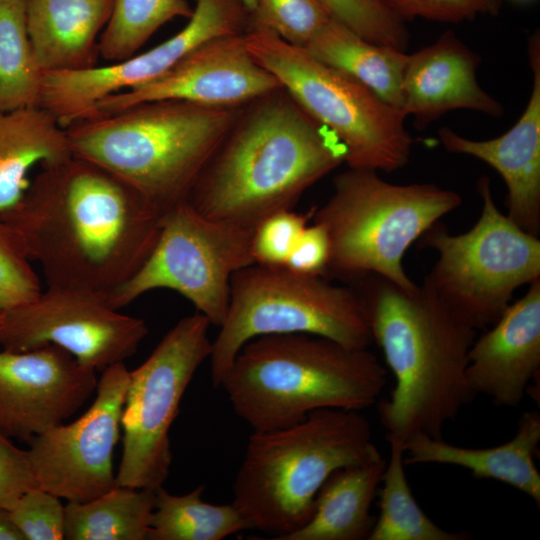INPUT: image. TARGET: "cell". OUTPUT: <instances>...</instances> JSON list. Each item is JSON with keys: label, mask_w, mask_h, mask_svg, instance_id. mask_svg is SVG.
Returning a JSON list of instances; mask_svg holds the SVG:
<instances>
[{"label": "cell", "mask_w": 540, "mask_h": 540, "mask_svg": "<svg viewBox=\"0 0 540 540\" xmlns=\"http://www.w3.org/2000/svg\"><path fill=\"white\" fill-rule=\"evenodd\" d=\"M165 213L101 167L71 156L41 167L0 214L48 288L107 296L144 263Z\"/></svg>", "instance_id": "1"}, {"label": "cell", "mask_w": 540, "mask_h": 540, "mask_svg": "<svg viewBox=\"0 0 540 540\" xmlns=\"http://www.w3.org/2000/svg\"><path fill=\"white\" fill-rule=\"evenodd\" d=\"M345 158L340 140L280 87L241 107L186 202L209 219L254 230L292 209Z\"/></svg>", "instance_id": "2"}, {"label": "cell", "mask_w": 540, "mask_h": 540, "mask_svg": "<svg viewBox=\"0 0 540 540\" xmlns=\"http://www.w3.org/2000/svg\"><path fill=\"white\" fill-rule=\"evenodd\" d=\"M357 283L372 341L395 378L378 405L387 438H442L445 425L474 398L466 369L477 330L424 283L405 289L374 275Z\"/></svg>", "instance_id": "3"}, {"label": "cell", "mask_w": 540, "mask_h": 540, "mask_svg": "<svg viewBox=\"0 0 540 540\" xmlns=\"http://www.w3.org/2000/svg\"><path fill=\"white\" fill-rule=\"evenodd\" d=\"M387 383V370L368 348H351L305 333L248 341L220 387L253 431L284 428L319 409L361 411Z\"/></svg>", "instance_id": "4"}, {"label": "cell", "mask_w": 540, "mask_h": 540, "mask_svg": "<svg viewBox=\"0 0 540 540\" xmlns=\"http://www.w3.org/2000/svg\"><path fill=\"white\" fill-rule=\"evenodd\" d=\"M242 106L156 100L93 115L65 131L72 156L101 167L166 213L186 202Z\"/></svg>", "instance_id": "5"}, {"label": "cell", "mask_w": 540, "mask_h": 540, "mask_svg": "<svg viewBox=\"0 0 540 540\" xmlns=\"http://www.w3.org/2000/svg\"><path fill=\"white\" fill-rule=\"evenodd\" d=\"M377 449L369 421L356 410L319 409L296 424L253 431L234 479L232 503L251 529L283 540L309 520L333 471Z\"/></svg>", "instance_id": "6"}, {"label": "cell", "mask_w": 540, "mask_h": 540, "mask_svg": "<svg viewBox=\"0 0 540 540\" xmlns=\"http://www.w3.org/2000/svg\"><path fill=\"white\" fill-rule=\"evenodd\" d=\"M461 203L458 192L433 183L394 184L376 170L348 167L334 177L327 201L312 210L330 239L326 275L356 281L374 275L415 287L403 266L406 251Z\"/></svg>", "instance_id": "7"}, {"label": "cell", "mask_w": 540, "mask_h": 540, "mask_svg": "<svg viewBox=\"0 0 540 540\" xmlns=\"http://www.w3.org/2000/svg\"><path fill=\"white\" fill-rule=\"evenodd\" d=\"M254 60L346 149L345 164L391 173L410 160L413 139L406 114L347 73L266 29L244 33Z\"/></svg>", "instance_id": "8"}, {"label": "cell", "mask_w": 540, "mask_h": 540, "mask_svg": "<svg viewBox=\"0 0 540 540\" xmlns=\"http://www.w3.org/2000/svg\"><path fill=\"white\" fill-rule=\"evenodd\" d=\"M219 328L209 358L214 387H220L240 349L262 335L305 333L351 348L372 342L357 290L285 266L252 264L238 270Z\"/></svg>", "instance_id": "9"}, {"label": "cell", "mask_w": 540, "mask_h": 540, "mask_svg": "<svg viewBox=\"0 0 540 540\" xmlns=\"http://www.w3.org/2000/svg\"><path fill=\"white\" fill-rule=\"evenodd\" d=\"M477 191L482 210L468 231L451 234L437 222L418 239L437 254L423 283L476 330L494 324L519 287L540 279L539 237L499 210L489 178L478 180Z\"/></svg>", "instance_id": "10"}, {"label": "cell", "mask_w": 540, "mask_h": 540, "mask_svg": "<svg viewBox=\"0 0 540 540\" xmlns=\"http://www.w3.org/2000/svg\"><path fill=\"white\" fill-rule=\"evenodd\" d=\"M210 325L198 312L181 318L130 371L116 485L156 490L166 481L173 458L169 431L194 374L210 358Z\"/></svg>", "instance_id": "11"}, {"label": "cell", "mask_w": 540, "mask_h": 540, "mask_svg": "<svg viewBox=\"0 0 540 540\" xmlns=\"http://www.w3.org/2000/svg\"><path fill=\"white\" fill-rule=\"evenodd\" d=\"M253 230L209 219L187 202L165 213L158 240L140 268L106 296L114 309L156 289L176 291L211 325L225 320L232 276L254 264Z\"/></svg>", "instance_id": "12"}, {"label": "cell", "mask_w": 540, "mask_h": 540, "mask_svg": "<svg viewBox=\"0 0 540 540\" xmlns=\"http://www.w3.org/2000/svg\"><path fill=\"white\" fill-rule=\"evenodd\" d=\"M147 333L143 319L112 308L103 295L47 287L29 303L3 311L0 346L26 352L53 344L103 371L134 355Z\"/></svg>", "instance_id": "13"}, {"label": "cell", "mask_w": 540, "mask_h": 540, "mask_svg": "<svg viewBox=\"0 0 540 540\" xmlns=\"http://www.w3.org/2000/svg\"><path fill=\"white\" fill-rule=\"evenodd\" d=\"M194 1L186 26L144 53L86 70L43 72L39 107L66 128L91 116L106 97L156 80L204 42L246 30L248 14L240 0Z\"/></svg>", "instance_id": "14"}, {"label": "cell", "mask_w": 540, "mask_h": 540, "mask_svg": "<svg viewBox=\"0 0 540 540\" xmlns=\"http://www.w3.org/2000/svg\"><path fill=\"white\" fill-rule=\"evenodd\" d=\"M129 379L124 363L107 367L93 403L81 417L28 443L26 452L39 488L68 502H86L116 486L112 458Z\"/></svg>", "instance_id": "15"}, {"label": "cell", "mask_w": 540, "mask_h": 540, "mask_svg": "<svg viewBox=\"0 0 540 540\" xmlns=\"http://www.w3.org/2000/svg\"><path fill=\"white\" fill-rule=\"evenodd\" d=\"M97 382L95 370L53 344L0 351V432L29 443L75 414Z\"/></svg>", "instance_id": "16"}, {"label": "cell", "mask_w": 540, "mask_h": 540, "mask_svg": "<svg viewBox=\"0 0 540 540\" xmlns=\"http://www.w3.org/2000/svg\"><path fill=\"white\" fill-rule=\"evenodd\" d=\"M280 87L254 60L244 34L226 35L196 47L156 80L101 100L91 116L164 99L242 106Z\"/></svg>", "instance_id": "17"}, {"label": "cell", "mask_w": 540, "mask_h": 540, "mask_svg": "<svg viewBox=\"0 0 540 540\" xmlns=\"http://www.w3.org/2000/svg\"><path fill=\"white\" fill-rule=\"evenodd\" d=\"M528 60L532 89L526 107L516 123L502 135L486 140L462 136L441 127L438 139L443 148L455 154L475 157L491 166L502 177L506 188L508 217L521 229L540 233V34L528 40Z\"/></svg>", "instance_id": "18"}, {"label": "cell", "mask_w": 540, "mask_h": 540, "mask_svg": "<svg viewBox=\"0 0 540 540\" xmlns=\"http://www.w3.org/2000/svg\"><path fill=\"white\" fill-rule=\"evenodd\" d=\"M540 371V279L511 302L497 321L478 339L468 355L466 379L474 395L496 405L521 403Z\"/></svg>", "instance_id": "19"}, {"label": "cell", "mask_w": 540, "mask_h": 540, "mask_svg": "<svg viewBox=\"0 0 540 540\" xmlns=\"http://www.w3.org/2000/svg\"><path fill=\"white\" fill-rule=\"evenodd\" d=\"M481 57L453 31L408 54L402 81L401 109L420 128L453 110L491 117L504 114L502 104L477 81Z\"/></svg>", "instance_id": "20"}, {"label": "cell", "mask_w": 540, "mask_h": 540, "mask_svg": "<svg viewBox=\"0 0 540 540\" xmlns=\"http://www.w3.org/2000/svg\"><path fill=\"white\" fill-rule=\"evenodd\" d=\"M540 442V413L525 411L515 435L489 448L449 444L442 438L416 433L403 443L405 464H448L462 467L477 479L500 481L529 496L540 505V474L535 456Z\"/></svg>", "instance_id": "21"}, {"label": "cell", "mask_w": 540, "mask_h": 540, "mask_svg": "<svg viewBox=\"0 0 540 540\" xmlns=\"http://www.w3.org/2000/svg\"><path fill=\"white\" fill-rule=\"evenodd\" d=\"M114 0H26V24L43 72L93 68Z\"/></svg>", "instance_id": "22"}, {"label": "cell", "mask_w": 540, "mask_h": 540, "mask_svg": "<svg viewBox=\"0 0 540 540\" xmlns=\"http://www.w3.org/2000/svg\"><path fill=\"white\" fill-rule=\"evenodd\" d=\"M386 463L377 449L333 471L315 497L309 520L283 540H368L375 522L371 506Z\"/></svg>", "instance_id": "23"}, {"label": "cell", "mask_w": 540, "mask_h": 540, "mask_svg": "<svg viewBox=\"0 0 540 540\" xmlns=\"http://www.w3.org/2000/svg\"><path fill=\"white\" fill-rule=\"evenodd\" d=\"M71 156L65 128L45 109L0 112V214L20 202L35 168Z\"/></svg>", "instance_id": "24"}, {"label": "cell", "mask_w": 540, "mask_h": 540, "mask_svg": "<svg viewBox=\"0 0 540 540\" xmlns=\"http://www.w3.org/2000/svg\"><path fill=\"white\" fill-rule=\"evenodd\" d=\"M306 49L322 62L355 78L386 103L401 109L406 51L372 43L334 19Z\"/></svg>", "instance_id": "25"}, {"label": "cell", "mask_w": 540, "mask_h": 540, "mask_svg": "<svg viewBox=\"0 0 540 540\" xmlns=\"http://www.w3.org/2000/svg\"><path fill=\"white\" fill-rule=\"evenodd\" d=\"M155 490L118 486L86 502L65 505L64 539L146 540Z\"/></svg>", "instance_id": "26"}, {"label": "cell", "mask_w": 540, "mask_h": 540, "mask_svg": "<svg viewBox=\"0 0 540 540\" xmlns=\"http://www.w3.org/2000/svg\"><path fill=\"white\" fill-rule=\"evenodd\" d=\"M203 491L202 485L183 495L157 488L146 540H222L251 529L233 503L204 502Z\"/></svg>", "instance_id": "27"}, {"label": "cell", "mask_w": 540, "mask_h": 540, "mask_svg": "<svg viewBox=\"0 0 540 540\" xmlns=\"http://www.w3.org/2000/svg\"><path fill=\"white\" fill-rule=\"evenodd\" d=\"M390 457L379 486V516L368 540H466L465 532L447 531L435 524L420 508L404 470L403 443L387 438Z\"/></svg>", "instance_id": "28"}, {"label": "cell", "mask_w": 540, "mask_h": 540, "mask_svg": "<svg viewBox=\"0 0 540 540\" xmlns=\"http://www.w3.org/2000/svg\"><path fill=\"white\" fill-rule=\"evenodd\" d=\"M43 71L26 24V0H0V112L39 107Z\"/></svg>", "instance_id": "29"}, {"label": "cell", "mask_w": 540, "mask_h": 540, "mask_svg": "<svg viewBox=\"0 0 540 540\" xmlns=\"http://www.w3.org/2000/svg\"><path fill=\"white\" fill-rule=\"evenodd\" d=\"M192 14L187 0H114L99 38V54L110 63L130 58L164 24Z\"/></svg>", "instance_id": "30"}, {"label": "cell", "mask_w": 540, "mask_h": 540, "mask_svg": "<svg viewBox=\"0 0 540 540\" xmlns=\"http://www.w3.org/2000/svg\"><path fill=\"white\" fill-rule=\"evenodd\" d=\"M332 19L319 0H257L249 30L266 29L306 48Z\"/></svg>", "instance_id": "31"}, {"label": "cell", "mask_w": 540, "mask_h": 540, "mask_svg": "<svg viewBox=\"0 0 540 540\" xmlns=\"http://www.w3.org/2000/svg\"><path fill=\"white\" fill-rule=\"evenodd\" d=\"M334 20L376 44L406 51L409 33L405 21L389 0H319Z\"/></svg>", "instance_id": "32"}, {"label": "cell", "mask_w": 540, "mask_h": 540, "mask_svg": "<svg viewBox=\"0 0 540 540\" xmlns=\"http://www.w3.org/2000/svg\"><path fill=\"white\" fill-rule=\"evenodd\" d=\"M31 262L15 233L0 219V311L23 306L42 292Z\"/></svg>", "instance_id": "33"}, {"label": "cell", "mask_w": 540, "mask_h": 540, "mask_svg": "<svg viewBox=\"0 0 540 540\" xmlns=\"http://www.w3.org/2000/svg\"><path fill=\"white\" fill-rule=\"evenodd\" d=\"M311 216L312 211L310 215H305L293 209H284L260 221L254 228L251 239L254 264L285 266Z\"/></svg>", "instance_id": "34"}, {"label": "cell", "mask_w": 540, "mask_h": 540, "mask_svg": "<svg viewBox=\"0 0 540 540\" xmlns=\"http://www.w3.org/2000/svg\"><path fill=\"white\" fill-rule=\"evenodd\" d=\"M25 540L64 539L65 506L39 487L26 491L9 510Z\"/></svg>", "instance_id": "35"}, {"label": "cell", "mask_w": 540, "mask_h": 540, "mask_svg": "<svg viewBox=\"0 0 540 540\" xmlns=\"http://www.w3.org/2000/svg\"><path fill=\"white\" fill-rule=\"evenodd\" d=\"M394 11L404 20L423 18L431 21L458 23L479 15H497L502 0H389Z\"/></svg>", "instance_id": "36"}, {"label": "cell", "mask_w": 540, "mask_h": 540, "mask_svg": "<svg viewBox=\"0 0 540 540\" xmlns=\"http://www.w3.org/2000/svg\"><path fill=\"white\" fill-rule=\"evenodd\" d=\"M0 432V507L10 510L28 490L38 487L26 450Z\"/></svg>", "instance_id": "37"}, {"label": "cell", "mask_w": 540, "mask_h": 540, "mask_svg": "<svg viewBox=\"0 0 540 540\" xmlns=\"http://www.w3.org/2000/svg\"><path fill=\"white\" fill-rule=\"evenodd\" d=\"M331 244L325 228L316 222L307 225L295 243L285 267L304 275L326 277Z\"/></svg>", "instance_id": "38"}, {"label": "cell", "mask_w": 540, "mask_h": 540, "mask_svg": "<svg viewBox=\"0 0 540 540\" xmlns=\"http://www.w3.org/2000/svg\"><path fill=\"white\" fill-rule=\"evenodd\" d=\"M0 540H25L8 509L0 507Z\"/></svg>", "instance_id": "39"}, {"label": "cell", "mask_w": 540, "mask_h": 540, "mask_svg": "<svg viewBox=\"0 0 540 540\" xmlns=\"http://www.w3.org/2000/svg\"><path fill=\"white\" fill-rule=\"evenodd\" d=\"M243 3L246 5L248 10L250 11V14L252 15L255 11L257 0H242Z\"/></svg>", "instance_id": "40"}, {"label": "cell", "mask_w": 540, "mask_h": 540, "mask_svg": "<svg viewBox=\"0 0 540 540\" xmlns=\"http://www.w3.org/2000/svg\"><path fill=\"white\" fill-rule=\"evenodd\" d=\"M2 318H3V311H0V329H1V324H2Z\"/></svg>", "instance_id": "41"}, {"label": "cell", "mask_w": 540, "mask_h": 540, "mask_svg": "<svg viewBox=\"0 0 540 540\" xmlns=\"http://www.w3.org/2000/svg\"><path fill=\"white\" fill-rule=\"evenodd\" d=\"M517 1H521V2H527V1H530V0H517Z\"/></svg>", "instance_id": "42"}]
</instances>
